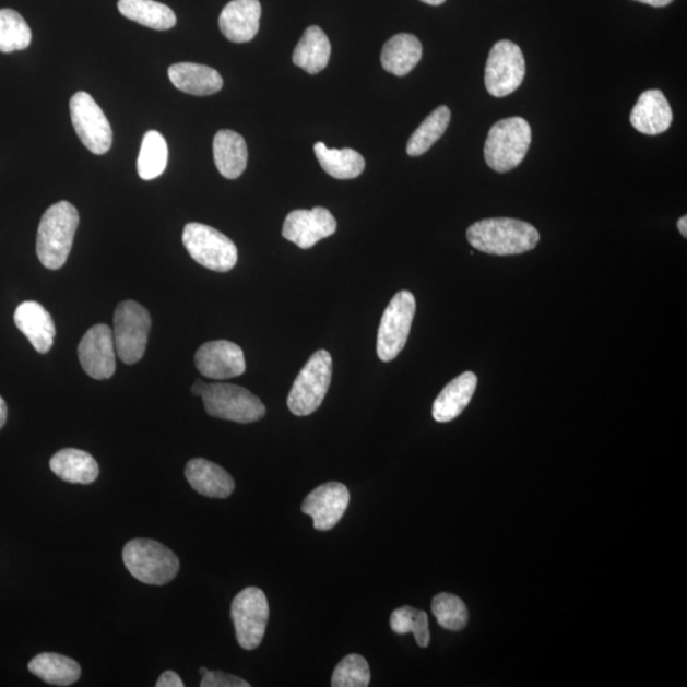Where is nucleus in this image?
<instances>
[{
	"instance_id": "4",
	"label": "nucleus",
	"mask_w": 687,
	"mask_h": 687,
	"mask_svg": "<svg viewBox=\"0 0 687 687\" xmlns=\"http://www.w3.org/2000/svg\"><path fill=\"white\" fill-rule=\"evenodd\" d=\"M531 141L530 123L519 116L494 123L485 142L486 165L499 174L512 171L526 157Z\"/></svg>"
},
{
	"instance_id": "33",
	"label": "nucleus",
	"mask_w": 687,
	"mask_h": 687,
	"mask_svg": "<svg viewBox=\"0 0 687 687\" xmlns=\"http://www.w3.org/2000/svg\"><path fill=\"white\" fill-rule=\"evenodd\" d=\"M391 629L396 635L403 636L413 632L416 643L427 648L430 642L428 615L422 609L404 606L395 609L390 619Z\"/></svg>"
},
{
	"instance_id": "28",
	"label": "nucleus",
	"mask_w": 687,
	"mask_h": 687,
	"mask_svg": "<svg viewBox=\"0 0 687 687\" xmlns=\"http://www.w3.org/2000/svg\"><path fill=\"white\" fill-rule=\"evenodd\" d=\"M323 171L337 180H352L365 171L366 161L354 150H330L325 143L319 142L313 146Z\"/></svg>"
},
{
	"instance_id": "29",
	"label": "nucleus",
	"mask_w": 687,
	"mask_h": 687,
	"mask_svg": "<svg viewBox=\"0 0 687 687\" xmlns=\"http://www.w3.org/2000/svg\"><path fill=\"white\" fill-rule=\"evenodd\" d=\"M118 8L123 17L145 27L166 31L176 25L171 8L154 0H119Z\"/></svg>"
},
{
	"instance_id": "12",
	"label": "nucleus",
	"mask_w": 687,
	"mask_h": 687,
	"mask_svg": "<svg viewBox=\"0 0 687 687\" xmlns=\"http://www.w3.org/2000/svg\"><path fill=\"white\" fill-rule=\"evenodd\" d=\"M69 106L75 133L83 145L98 156L109 152L112 145V129L95 99L86 92H79L72 97Z\"/></svg>"
},
{
	"instance_id": "9",
	"label": "nucleus",
	"mask_w": 687,
	"mask_h": 687,
	"mask_svg": "<svg viewBox=\"0 0 687 687\" xmlns=\"http://www.w3.org/2000/svg\"><path fill=\"white\" fill-rule=\"evenodd\" d=\"M416 303L413 293L401 291L386 308L377 335V355L391 362L404 350L411 334Z\"/></svg>"
},
{
	"instance_id": "39",
	"label": "nucleus",
	"mask_w": 687,
	"mask_h": 687,
	"mask_svg": "<svg viewBox=\"0 0 687 687\" xmlns=\"http://www.w3.org/2000/svg\"><path fill=\"white\" fill-rule=\"evenodd\" d=\"M7 404L5 401L2 399V396H0V429H2L5 426V422H7Z\"/></svg>"
},
{
	"instance_id": "15",
	"label": "nucleus",
	"mask_w": 687,
	"mask_h": 687,
	"mask_svg": "<svg viewBox=\"0 0 687 687\" xmlns=\"http://www.w3.org/2000/svg\"><path fill=\"white\" fill-rule=\"evenodd\" d=\"M351 493L342 483H327L308 494L303 512L312 517L313 526L319 531L333 530L343 519L350 506Z\"/></svg>"
},
{
	"instance_id": "5",
	"label": "nucleus",
	"mask_w": 687,
	"mask_h": 687,
	"mask_svg": "<svg viewBox=\"0 0 687 687\" xmlns=\"http://www.w3.org/2000/svg\"><path fill=\"white\" fill-rule=\"evenodd\" d=\"M333 377V359L327 351H318L300 370L288 396L289 411L297 416L311 415L323 403Z\"/></svg>"
},
{
	"instance_id": "16",
	"label": "nucleus",
	"mask_w": 687,
	"mask_h": 687,
	"mask_svg": "<svg viewBox=\"0 0 687 687\" xmlns=\"http://www.w3.org/2000/svg\"><path fill=\"white\" fill-rule=\"evenodd\" d=\"M200 374L212 380H229L245 374V355L237 344L227 341L205 343L196 354Z\"/></svg>"
},
{
	"instance_id": "42",
	"label": "nucleus",
	"mask_w": 687,
	"mask_h": 687,
	"mask_svg": "<svg viewBox=\"0 0 687 687\" xmlns=\"http://www.w3.org/2000/svg\"><path fill=\"white\" fill-rule=\"evenodd\" d=\"M421 2L426 3L428 5H441L446 2V0H421Z\"/></svg>"
},
{
	"instance_id": "18",
	"label": "nucleus",
	"mask_w": 687,
	"mask_h": 687,
	"mask_svg": "<svg viewBox=\"0 0 687 687\" xmlns=\"http://www.w3.org/2000/svg\"><path fill=\"white\" fill-rule=\"evenodd\" d=\"M673 109L660 90L643 92L630 114L631 126L645 135L665 133L673 126Z\"/></svg>"
},
{
	"instance_id": "8",
	"label": "nucleus",
	"mask_w": 687,
	"mask_h": 687,
	"mask_svg": "<svg viewBox=\"0 0 687 687\" xmlns=\"http://www.w3.org/2000/svg\"><path fill=\"white\" fill-rule=\"evenodd\" d=\"M152 325L151 315L134 300H123L114 315L115 350L126 365L143 358Z\"/></svg>"
},
{
	"instance_id": "36",
	"label": "nucleus",
	"mask_w": 687,
	"mask_h": 687,
	"mask_svg": "<svg viewBox=\"0 0 687 687\" xmlns=\"http://www.w3.org/2000/svg\"><path fill=\"white\" fill-rule=\"evenodd\" d=\"M202 687H250L251 685L235 675L220 673V671H206L202 676Z\"/></svg>"
},
{
	"instance_id": "17",
	"label": "nucleus",
	"mask_w": 687,
	"mask_h": 687,
	"mask_svg": "<svg viewBox=\"0 0 687 687\" xmlns=\"http://www.w3.org/2000/svg\"><path fill=\"white\" fill-rule=\"evenodd\" d=\"M260 17L259 0H232L220 15V28L232 43H249L259 33Z\"/></svg>"
},
{
	"instance_id": "41",
	"label": "nucleus",
	"mask_w": 687,
	"mask_h": 687,
	"mask_svg": "<svg viewBox=\"0 0 687 687\" xmlns=\"http://www.w3.org/2000/svg\"><path fill=\"white\" fill-rule=\"evenodd\" d=\"M677 228H678V230H680V234L686 238L687 237V217H686V215H684V217L678 220Z\"/></svg>"
},
{
	"instance_id": "38",
	"label": "nucleus",
	"mask_w": 687,
	"mask_h": 687,
	"mask_svg": "<svg viewBox=\"0 0 687 687\" xmlns=\"http://www.w3.org/2000/svg\"><path fill=\"white\" fill-rule=\"evenodd\" d=\"M635 2L643 3L647 5H652L655 8H662V7H667L668 4L673 3L674 0H635Z\"/></svg>"
},
{
	"instance_id": "13",
	"label": "nucleus",
	"mask_w": 687,
	"mask_h": 687,
	"mask_svg": "<svg viewBox=\"0 0 687 687\" xmlns=\"http://www.w3.org/2000/svg\"><path fill=\"white\" fill-rule=\"evenodd\" d=\"M81 366L95 380L111 378L116 369V350L111 328L105 323L91 328L79 346Z\"/></svg>"
},
{
	"instance_id": "1",
	"label": "nucleus",
	"mask_w": 687,
	"mask_h": 687,
	"mask_svg": "<svg viewBox=\"0 0 687 687\" xmlns=\"http://www.w3.org/2000/svg\"><path fill=\"white\" fill-rule=\"evenodd\" d=\"M474 249L497 257H511L534 250L540 242L538 230L528 222L490 218L474 223L467 229Z\"/></svg>"
},
{
	"instance_id": "10",
	"label": "nucleus",
	"mask_w": 687,
	"mask_h": 687,
	"mask_svg": "<svg viewBox=\"0 0 687 687\" xmlns=\"http://www.w3.org/2000/svg\"><path fill=\"white\" fill-rule=\"evenodd\" d=\"M239 647L253 651L264 639L269 620V604L265 593L257 587H247L239 592L230 606Z\"/></svg>"
},
{
	"instance_id": "30",
	"label": "nucleus",
	"mask_w": 687,
	"mask_h": 687,
	"mask_svg": "<svg viewBox=\"0 0 687 687\" xmlns=\"http://www.w3.org/2000/svg\"><path fill=\"white\" fill-rule=\"evenodd\" d=\"M451 121V111L447 106H439L426 120L421 123L408 139L406 152L408 156L419 157L428 152L431 146L446 133Z\"/></svg>"
},
{
	"instance_id": "35",
	"label": "nucleus",
	"mask_w": 687,
	"mask_h": 687,
	"mask_svg": "<svg viewBox=\"0 0 687 687\" xmlns=\"http://www.w3.org/2000/svg\"><path fill=\"white\" fill-rule=\"evenodd\" d=\"M369 682L368 662L359 654H350L336 666L333 678H331V686L367 687Z\"/></svg>"
},
{
	"instance_id": "22",
	"label": "nucleus",
	"mask_w": 687,
	"mask_h": 687,
	"mask_svg": "<svg viewBox=\"0 0 687 687\" xmlns=\"http://www.w3.org/2000/svg\"><path fill=\"white\" fill-rule=\"evenodd\" d=\"M213 154L220 174L228 180H236L247 166V145L245 139L232 130H220L214 137Z\"/></svg>"
},
{
	"instance_id": "2",
	"label": "nucleus",
	"mask_w": 687,
	"mask_h": 687,
	"mask_svg": "<svg viewBox=\"0 0 687 687\" xmlns=\"http://www.w3.org/2000/svg\"><path fill=\"white\" fill-rule=\"evenodd\" d=\"M79 225V211L71 203L59 202L44 213L37 230L36 252L46 269L64 266Z\"/></svg>"
},
{
	"instance_id": "23",
	"label": "nucleus",
	"mask_w": 687,
	"mask_h": 687,
	"mask_svg": "<svg viewBox=\"0 0 687 687\" xmlns=\"http://www.w3.org/2000/svg\"><path fill=\"white\" fill-rule=\"evenodd\" d=\"M476 384L477 377L473 372H465L454 378L436 399L434 418L439 423L457 419L473 399Z\"/></svg>"
},
{
	"instance_id": "34",
	"label": "nucleus",
	"mask_w": 687,
	"mask_h": 687,
	"mask_svg": "<svg viewBox=\"0 0 687 687\" xmlns=\"http://www.w3.org/2000/svg\"><path fill=\"white\" fill-rule=\"evenodd\" d=\"M431 612L442 628L460 631L466 627L469 614L463 601L451 593H439L431 602Z\"/></svg>"
},
{
	"instance_id": "26",
	"label": "nucleus",
	"mask_w": 687,
	"mask_h": 687,
	"mask_svg": "<svg viewBox=\"0 0 687 687\" xmlns=\"http://www.w3.org/2000/svg\"><path fill=\"white\" fill-rule=\"evenodd\" d=\"M28 671L44 683L54 686H71L79 682L82 675L79 662L58 653L37 654L29 661Z\"/></svg>"
},
{
	"instance_id": "19",
	"label": "nucleus",
	"mask_w": 687,
	"mask_h": 687,
	"mask_svg": "<svg viewBox=\"0 0 687 687\" xmlns=\"http://www.w3.org/2000/svg\"><path fill=\"white\" fill-rule=\"evenodd\" d=\"M14 323L38 353L46 354L51 350L57 329L44 306L35 300L21 304L14 312Z\"/></svg>"
},
{
	"instance_id": "40",
	"label": "nucleus",
	"mask_w": 687,
	"mask_h": 687,
	"mask_svg": "<svg viewBox=\"0 0 687 687\" xmlns=\"http://www.w3.org/2000/svg\"><path fill=\"white\" fill-rule=\"evenodd\" d=\"M205 384L206 383H204L203 381H196L194 386H192L191 392L194 393L196 396H202Z\"/></svg>"
},
{
	"instance_id": "27",
	"label": "nucleus",
	"mask_w": 687,
	"mask_h": 687,
	"mask_svg": "<svg viewBox=\"0 0 687 687\" xmlns=\"http://www.w3.org/2000/svg\"><path fill=\"white\" fill-rule=\"evenodd\" d=\"M331 44L325 33L319 26H311L305 31L295 52L293 63L310 74H318L329 64Z\"/></svg>"
},
{
	"instance_id": "7",
	"label": "nucleus",
	"mask_w": 687,
	"mask_h": 687,
	"mask_svg": "<svg viewBox=\"0 0 687 687\" xmlns=\"http://www.w3.org/2000/svg\"><path fill=\"white\" fill-rule=\"evenodd\" d=\"M185 249L199 265L217 273H227L238 260L237 247L232 239L202 223H189L182 234Z\"/></svg>"
},
{
	"instance_id": "25",
	"label": "nucleus",
	"mask_w": 687,
	"mask_h": 687,
	"mask_svg": "<svg viewBox=\"0 0 687 687\" xmlns=\"http://www.w3.org/2000/svg\"><path fill=\"white\" fill-rule=\"evenodd\" d=\"M50 469L61 481L88 485L97 481L99 467L94 457L86 451L66 449L50 460Z\"/></svg>"
},
{
	"instance_id": "21",
	"label": "nucleus",
	"mask_w": 687,
	"mask_h": 687,
	"mask_svg": "<svg viewBox=\"0 0 687 687\" xmlns=\"http://www.w3.org/2000/svg\"><path fill=\"white\" fill-rule=\"evenodd\" d=\"M168 76L177 90L192 96L217 94L223 87L221 74L202 64L179 63L168 68Z\"/></svg>"
},
{
	"instance_id": "14",
	"label": "nucleus",
	"mask_w": 687,
	"mask_h": 687,
	"mask_svg": "<svg viewBox=\"0 0 687 687\" xmlns=\"http://www.w3.org/2000/svg\"><path fill=\"white\" fill-rule=\"evenodd\" d=\"M336 220L327 208L316 206L311 211H293L285 218L283 237L300 249H311L321 239L333 236Z\"/></svg>"
},
{
	"instance_id": "31",
	"label": "nucleus",
	"mask_w": 687,
	"mask_h": 687,
	"mask_svg": "<svg viewBox=\"0 0 687 687\" xmlns=\"http://www.w3.org/2000/svg\"><path fill=\"white\" fill-rule=\"evenodd\" d=\"M168 162V146L159 131L145 133L137 162L138 175L144 181L157 179L165 173Z\"/></svg>"
},
{
	"instance_id": "37",
	"label": "nucleus",
	"mask_w": 687,
	"mask_h": 687,
	"mask_svg": "<svg viewBox=\"0 0 687 687\" xmlns=\"http://www.w3.org/2000/svg\"><path fill=\"white\" fill-rule=\"evenodd\" d=\"M157 687H183L181 677L175 671H166L162 674L156 684Z\"/></svg>"
},
{
	"instance_id": "43",
	"label": "nucleus",
	"mask_w": 687,
	"mask_h": 687,
	"mask_svg": "<svg viewBox=\"0 0 687 687\" xmlns=\"http://www.w3.org/2000/svg\"><path fill=\"white\" fill-rule=\"evenodd\" d=\"M199 671H200V675H202V676H203L204 674H206V671H208V670H206L205 667H202V668H200Z\"/></svg>"
},
{
	"instance_id": "3",
	"label": "nucleus",
	"mask_w": 687,
	"mask_h": 687,
	"mask_svg": "<svg viewBox=\"0 0 687 687\" xmlns=\"http://www.w3.org/2000/svg\"><path fill=\"white\" fill-rule=\"evenodd\" d=\"M122 560L139 582L165 585L176 578L180 560L167 546L151 538L131 540L122 550Z\"/></svg>"
},
{
	"instance_id": "11",
	"label": "nucleus",
	"mask_w": 687,
	"mask_h": 687,
	"mask_svg": "<svg viewBox=\"0 0 687 687\" xmlns=\"http://www.w3.org/2000/svg\"><path fill=\"white\" fill-rule=\"evenodd\" d=\"M526 75V61L519 45L509 40L493 46L485 67V87L493 97H507L519 90Z\"/></svg>"
},
{
	"instance_id": "20",
	"label": "nucleus",
	"mask_w": 687,
	"mask_h": 687,
	"mask_svg": "<svg viewBox=\"0 0 687 687\" xmlns=\"http://www.w3.org/2000/svg\"><path fill=\"white\" fill-rule=\"evenodd\" d=\"M185 476L192 489L208 498L226 499L235 491V481L227 471L204 459L189 461Z\"/></svg>"
},
{
	"instance_id": "24",
	"label": "nucleus",
	"mask_w": 687,
	"mask_h": 687,
	"mask_svg": "<svg viewBox=\"0 0 687 687\" xmlns=\"http://www.w3.org/2000/svg\"><path fill=\"white\" fill-rule=\"evenodd\" d=\"M423 56L419 38L411 34H399L383 45L381 63L386 72L404 76L418 66Z\"/></svg>"
},
{
	"instance_id": "32",
	"label": "nucleus",
	"mask_w": 687,
	"mask_h": 687,
	"mask_svg": "<svg viewBox=\"0 0 687 687\" xmlns=\"http://www.w3.org/2000/svg\"><path fill=\"white\" fill-rule=\"evenodd\" d=\"M33 34L19 12L0 10V51L10 54L28 48Z\"/></svg>"
},
{
	"instance_id": "6",
	"label": "nucleus",
	"mask_w": 687,
	"mask_h": 687,
	"mask_svg": "<svg viewBox=\"0 0 687 687\" xmlns=\"http://www.w3.org/2000/svg\"><path fill=\"white\" fill-rule=\"evenodd\" d=\"M205 412L223 421L249 424L264 418L265 405L252 392L230 383H206L202 392Z\"/></svg>"
}]
</instances>
